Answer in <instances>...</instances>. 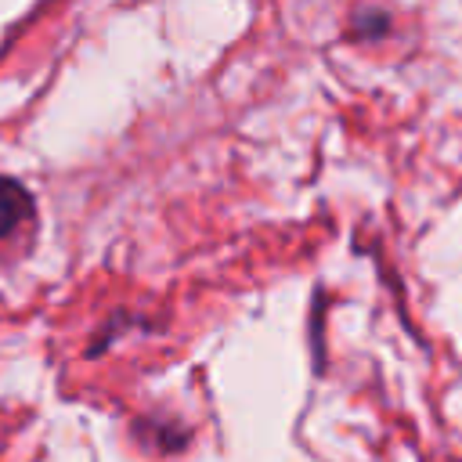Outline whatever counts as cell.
<instances>
[{"mask_svg": "<svg viewBox=\"0 0 462 462\" xmlns=\"http://www.w3.org/2000/svg\"><path fill=\"white\" fill-rule=\"evenodd\" d=\"M29 213H32V199H29V191H25L18 180L0 177V238L11 235L22 220H29Z\"/></svg>", "mask_w": 462, "mask_h": 462, "instance_id": "obj_1", "label": "cell"}]
</instances>
